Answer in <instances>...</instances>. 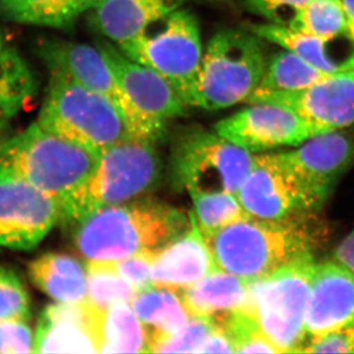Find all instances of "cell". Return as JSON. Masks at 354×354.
Returning a JSON list of instances; mask_svg holds the SVG:
<instances>
[{
    "label": "cell",
    "mask_w": 354,
    "mask_h": 354,
    "mask_svg": "<svg viewBox=\"0 0 354 354\" xmlns=\"http://www.w3.org/2000/svg\"><path fill=\"white\" fill-rule=\"evenodd\" d=\"M329 75L290 51L281 50L268 57L264 75L257 90H302Z\"/></svg>",
    "instance_id": "28"
},
{
    "label": "cell",
    "mask_w": 354,
    "mask_h": 354,
    "mask_svg": "<svg viewBox=\"0 0 354 354\" xmlns=\"http://www.w3.org/2000/svg\"><path fill=\"white\" fill-rule=\"evenodd\" d=\"M36 93L31 68L17 50L9 46L0 53V125L10 124Z\"/></svg>",
    "instance_id": "27"
},
{
    "label": "cell",
    "mask_w": 354,
    "mask_h": 354,
    "mask_svg": "<svg viewBox=\"0 0 354 354\" xmlns=\"http://www.w3.org/2000/svg\"><path fill=\"white\" fill-rule=\"evenodd\" d=\"M8 41H7L6 36H4L3 32H2L1 30H0V53H3V51L6 50V48H8Z\"/></svg>",
    "instance_id": "43"
},
{
    "label": "cell",
    "mask_w": 354,
    "mask_h": 354,
    "mask_svg": "<svg viewBox=\"0 0 354 354\" xmlns=\"http://www.w3.org/2000/svg\"><path fill=\"white\" fill-rule=\"evenodd\" d=\"M87 300L99 310L118 302L131 304L138 290L113 269L111 261H88Z\"/></svg>",
    "instance_id": "31"
},
{
    "label": "cell",
    "mask_w": 354,
    "mask_h": 354,
    "mask_svg": "<svg viewBox=\"0 0 354 354\" xmlns=\"http://www.w3.org/2000/svg\"><path fill=\"white\" fill-rule=\"evenodd\" d=\"M249 30L263 41L290 51L326 73H337L354 68L353 39L351 38L346 44H342L351 37L349 34L339 38L324 39L297 31L288 26L272 23L252 25Z\"/></svg>",
    "instance_id": "20"
},
{
    "label": "cell",
    "mask_w": 354,
    "mask_h": 354,
    "mask_svg": "<svg viewBox=\"0 0 354 354\" xmlns=\"http://www.w3.org/2000/svg\"><path fill=\"white\" fill-rule=\"evenodd\" d=\"M288 26L312 36L335 39L348 34L349 19L342 0H309Z\"/></svg>",
    "instance_id": "29"
},
{
    "label": "cell",
    "mask_w": 354,
    "mask_h": 354,
    "mask_svg": "<svg viewBox=\"0 0 354 354\" xmlns=\"http://www.w3.org/2000/svg\"><path fill=\"white\" fill-rule=\"evenodd\" d=\"M214 131L252 153L293 148L312 137L330 132L285 106L248 104L216 123Z\"/></svg>",
    "instance_id": "12"
},
{
    "label": "cell",
    "mask_w": 354,
    "mask_h": 354,
    "mask_svg": "<svg viewBox=\"0 0 354 354\" xmlns=\"http://www.w3.org/2000/svg\"><path fill=\"white\" fill-rule=\"evenodd\" d=\"M58 223L55 200L31 184L0 174V246L32 250Z\"/></svg>",
    "instance_id": "13"
},
{
    "label": "cell",
    "mask_w": 354,
    "mask_h": 354,
    "mask_svg": "<svg viewBox=\"0 0 354 354\" xmlns=\"http://www.w3.org/2000/svg\"><path fill=\"white\" fill-rule=\"evenodd\" d=\"M28 274L32 285L55 302H78L87 298V268L71 256L44 254L30 263Z\"/></svg>",
    "instance_id": "23"
},
{
    "label": "cell",
    "mask_w": 354,
    "mask_h": 354,
    "mask_svg": "<svg viewBox=\"0 0 354 354\" xmlns=\"http://www.w3.org/2000/svg\"><path fill=\"white\" fill-rule=\"evenodd\" d=\"M251 283L218 270L179 292L191 317L215 318L251 307Z\"/></svg>",
    "instance_id": "22"
},
{
    "label": "cell",
    "mask_w": 354,
    "mask_h": 354,
    "mask_svg": "<svg viewBox=\"0 0 354 354\" xmlns=\"http://www.w3.org/2000/svg\"><path fill=\"white\" fill-rule=\"evenodd\" d=\"M50 74L37 120L39 127L99 155L123 140L132 138L120 109L109 97L64 74Z\"/></svg>",
    "instance_id": "6"
},
{
    "label": "cell",
    "mask_w": 354,
    "mask_h": 354,
    "mask_svg": "<svg viewBox=\"0 0 354 354\" xmlns=\"http://www.w3.org/2000/svg\"><path fill=\"white\" fill-rule=\"evenodd\" d=\"M116 46L130 59L164 77L189 106L204 55L194 14L187 9H177Z\"/></svg>",
    "instance_id": "8"
},
{
    "label": "cell",
    "mask_w": 354,
    "mask_h": 354,
    "mask_svg": "<svg viewBox=\"0 0 354 354\" xmlns=\"http://www.w3.org/2000/svg\"><path fill=\"white\" fill-rule=\"evenodd\" d=\"M215 328L213 319L191 317L183 328L171 334L149 335L148 353H199Z\"/></svg>",
    "instance_id": "33"
},
{
    "label": "cell",
    "mask_w": 354,
    "mask_h": 354,
    "mask_svg": "<svg viewBox=\"0 0 354 354\" xmlns=\"http://www.w3.org/2000/svg\"><path fill=\"white\" fill-rule=\"evenodd\" d=\"M215 325V330L204 342L199 353H234V346L227 335L216 323Z\"/></svg>",
    "instance_id": "39"
},
{
    "label": "cell",
    "mask_w": 354,
    "mask_h": 354,
    "mask_svg": "<svg viewBox=\"0 0 354 354\" xmlns=\"http://www.w3.org/2000/svg\"><path fill=\"white\" fill-rule=\"evenodd\" d=\"M12 135L10 124L0 125V153H1L2 149H3L6 142L8 141L9 138H10Z\"/></svg>",
    "instance_id": "41"
},
{
    "label": "cell",
    "mask_w": 354,
    "mask_h": 354,
    "mask_svg": "<svg viewBox=\"0 0 354 354\" xmlns=\"http://www.w3.org/2000/svg\"><path fill=\"white\" fill-rule=\"evenodd\" d=\"M211 319L227 335L234 353H279L261 327L252 307Z\"/></svg>",
    "instance_id": "30"
},
{
    "label": "cell",
    "mask_w": 354,
    "mask_h": 354,
    "mask_svg": "<svg viewBox=\"0 0 354 354\" xmlns=\"http://www.w3.org/2000/svg\"><path fill=\"white\" fill-rule=\"evenodd\" d=\"M149 332L131 305L118 302L100 310V353H148Z\"/></svg>",
    "instance_id": "24"
},
{
    "label": "cell",
    "mask_w": 354,
    "mask_h": 354,
    "mask_svg": "<svg viewBox=\"0 0 354 354\" xmlns=\"http://www.w3.org/2000/svg\"><path fill=\"white\" fill-rule=\"evenodd\" d=\"M99 315L87 298L48 305L35 330L34 353H100Z\"/></svg>",
    "instance_id": "17"
},
{
    "label": "cell",
    "mask_w": 354,
    "mask_h": 354,
    "mask_svg": "<svg viewBox=\"0 0 354 354\" xmlns=\"http://www.w3.org/2000/svg\"><path fill=\"white\" fill-rule=\"evenodd\" d=\"M191 225L183 211L153 199L99 209L72 227L77 250L87 261H118L158 250Z\"/></svg>",
    "instance_id": "1"
},
{
    "label": "cell",
    "mask_w": 354,
    "mask_h": 354,
    "mask_svg": "<svg viewBox=\"0 0 354 354\" xmlns=\"http://www.w3.org/2000/svg\"><path fill=\"white\" fill-rule=\"evenodd\" d=\"M189 216V228L158 251L153 267V286L181 290L220 270L193 212Z\"/></svg>",
    "instance_id": "19"
},
{
    "label": "cell",
    "mask_w": 354,
    "mask_h": 354,
    "mask_svg": "<svg viewBox=\"0 0 354 354\" xmlns=\"http://www.w3.org/2000/svg\"><path fill=\"white\" fill-rule=\"evenodd\" d=\"M255 153L223 138L215 131L188 128L172 144L171 180L190 196L205 193L236 194L253 167Z\"/></svg>",
    "instance_id": "7"
},
{
    "label": "cell",
    "mask_w": 354,
    "mask_h": 354,
    "mask_svg": "<svg viewBox=\"0 0 354 354\" xmlns=\"http://www.w3.org/2000/svg\"><path fill=\"white\" fill-rule=\"evenodd\" d=\"M335 260L354 272V227L335 249Z\"/></svg>",
    "instance_id": "40"
},
{
    "label": "cell",
    "mask_w": 354,
    "mask_h": 354,
    "mask_svg": "<svg viewBox=\"0 0 354 354\" xmlns=\"http://www.w3.org/2000/svg\"><path fill=\"white\" fill-rule=\"evenodd\" d=\"M342 3L348 14L349 22L354 24V0H342Z\"/></svg>",
    "instance_id": "42"
},
{
    "label": "cell",
    "mask_w": 354,
    "mask_h": 354,
    "mask_svg": "<svg viewBox=\"0 0 354 354\" xmlns=\"http://www.w3.org/2000/svg\"><path fill=\"white\" fill-rule=\"evenodd\" d=\"M300 215L248 216L204 237L218 269L254 281L311 256L313 236Z\"/></svg>",
    "instance_id": "2"
},
{
    "label": "cell",
    "mask_w": 354,
    "mask_h": 354,
    "mask_svg": "<svg viewBox=\"0 0 354 354\" xmlns=\"http://www.w3.org/2000/svg\"><path fill=\"white\" fill-rule=\"evenodd\" d=\"M246 102L285 106L328 131L342 130L354 123V68L302 90H256Z\"/></svg>",
    "instance_id": "14"
},
{
    "label": "cell",
    "mask_w": 354,
    "mask_h": 354,
    "mask_svg": "<svg viewBox=\"0 0 354 354\" xmlns=\"http://www.w3.org/2000/svg\"><path fill=\"white\" fill-rule=\"evenodd\" d=\"M30 320L0 321V354L34 353L35 330Z\"/></svg>",
    "instance_id": "36"
},
{
    "label": "cell",
    "mask_w": 354,
    "mask_h": 354,
    "mask_svg": "<svg viewBox=\"0 0 354 354\" xmlns=\"http://www.w3.org/2000/svg\"><path fill=\"white\" fill-rule=\"evenodd\" d=\"M351 325H354V272L335 260L316 264L305 323L307 342Z\"/></svg>",
    "instance_id": "18"
},
{
    "label": "cell",
    "mask_w": 354,
    "mask_h": 354,
    "mask_svg": "<svg viewBox=\"0 0 354 354\" xmlns=\"http://www.w3.org/2000/svg\"><path fill=\"white\" fill-rule=\"evenodd\" d=\"M130 305L149 335L171 334L191 318L180 292L171 288L150 286L138 291Z\"/></svg>",
    "instance_id": "26"
},
{
    "label": "cell",
    "mask_w": 354,
    "mask_h": 354,
    "mask_svg": "<svg viewBox=\"0 0 354 354\" xmlns=\"http://www.w3.org/2000/svg\"><path fill=\"white\" fill-rule=\"evenodd\" d=\"M236 197L251 216L279 220L315 211V203L281 152L255 153Z\"/></svg>",
    "instance_id": "11"
},
{
    "label": "cell",
    "mask_w": 354,
    "mask_h": 354,
    "mask_svg": "<svg viewBox=\"0 0 354 354\" xmlns=\"http://www.w3.org/2000/svg\"><path fill=\"white\" fill-rule=\"evenodd\" d=\"M315 262L295 261L251 283V306L279 353H298L307 342L305 323Z\"/></svg>",
    "instance_id": "9"
},
{
    "label": "cell",
    "mask_w": 354,
    "mask_h": 354,
    "mask_svg": "<svg viewBox=\"0 0 354 354\" xmlns=\"http://www.w3.org/2000/svg\"><path fill=\"white\" fill-rule=\"evenodd\" d=\"M249 11L272 24H290L293 16L309 0H242Z\"/></svg>",
    "instance_id": "37"
},
{
    "label": "cell",
    "mask_w": 354,
    "mask_h": 354,
    "mask_svg": "<svg viewBox=\"0 0 354 354\" xmlns=\"http://www.w3.org/2000/svg\"><path fill=\"white\" fill-rule=\"evenodd\" d=\"M185 0H101L92 8L91 22L102 35L118 44L149 25L174 12Z\"/></svg>",
    "instance_id": "21"
},
{
    "label": "cell",
    "mask_w": 354,
    "mask_h": 354,
    "mask_svg": "<svg viewBox=\"0 0 354 354\" xmlns=\"http://www.w3.org/2000/svg\"><path fill=\"white\" fill-rule=\"evenodd\" d=\"M131 109L132 137L157 143L165 138L171 120L187 111V104L169 81L134 62L115 44H97Z\"/></svg>",
    "instance_id": "10"
},
{
    "label": "cell",
    "mask_w": 354,
    "mask_h": 354,
    "mask_svg": "<svg viewBox=\"0 0 354 354\" xmlns=\"http://www.w3.org/2000/svg\"><path fill=\"white\" fill-rule=\"evenodd\" d=\"M349 36H351V39H353L354 44V24L353 23L349 22Z\"/></svg>",
    "instance_id": "44"
},
{
    "label": "cell",
    "mask_w": 354,
    "mask_h": 354,
    "mask_svg": "<svg viewBox=\"0 0 354 354\" xmlns=\"http://www.w3.org/2000/svg\"><path fill=\"white\" fill-rule=\"evenodd\" d=\"M281 153L319 209L329 198L339 177L353 164L354 139L342 130H334L312 137Z\"/></svg>",
    "instance_id": "15"
},
{
    "label": "cell",
    "mask_w": 354,
    "mask_h": 354,
    "mask_svg": "<svg viewBox=\"0 0 354 354\" xmlns=\"http://www.w3.org/2000/svg\"><path fill=\"white\" fill-rule=\"evenodd\" d=\"M264 43L251 30L225 29L214 35L203 55L189 106L218 111L248 101L264 75Z\"/></svg>",
    "instance_id": "5"
},
{
    "label": "cell",
    "mask_w": 354,
    "mask_h": 354,
    "mask_svg": "<svg viewBox=\"0 0 354 354\" xmlns=\"http://www.w3.org/2000/svg\"><path fill=\"white\" fill-rule=\"evenodd\" d=\"M162 164L156 144L129 138L106 149L94 171L60 206V223L74 227L99 209L138 199L160 183Z\"/></svg>",
    "instance_id": "3"
},
{
    "label": "cell",
    "mask_w": 354,
    "mask_h": 354,
    "mask_svg": "<svg viewBox=\"0 0 354 354\" xmlns=\"http://www.w3.org/2000/svg\"><path fill=\"white\" fill-rule=\"evenodd\" d=\"M300 353H354V325L310 339Z\"/></svg>",
    "instance_id": "38"
},
{
    "label": "cell",
    "mask_w": 354,
    "mask_h": 354,
    "mask_svg": "<svg viewBox=\"0 0 354 354\" xmlns=\"http://www.w3.org/2000/svg\"><path fill=\"white\" fill-rule=\"evenodd\" d=\"M100 156L51 134L36 121L6 142L0 153V174L31 184L60 208L94 171Z\"/></svg>",
    "instance_id": "4"
},
{
    "label": "cell",
    "mask_w": 354,
    "mask_h": 354,
    "mask_svg": "<svg viewBox=\"0 0 354 354\" xmlns=\"http://www.w3.org/2000/svg\"><path fill=\"white\" fill-rule=\"evenodd\" d=\"M36 53L50 73L64 74L83 87L109 97L120 109L129 129L131 109L97 46L44 39L37 44Z\"/></svg>",
    "instance_id": "16"
},
{
    "label": "cell",
    "mask_w": 354,
    "mask_h": 354,
    "mask_svg": "<svg viewBox=\"0 0 354 354\" xmlns=\"http://www.w3.org/2000/svg\"><path fill=\"white\" fill-rule=\"evenodd\" d=\"M31 319L29 292L17 272L0 264V321Z\"/></svg>",
    "instance_id": "34"
},
{
    "label": "cell",
    "mask_w": 354,
    "mask_h": 354,
    "mask_svg": "<svg viewBox=\"0 0 354 354\" xmlns=\"http://www.w3.org/2000/svg\"><path fill=\"white\" fill-rule=\"evenodd\" d=\"M158 250L145 251L111 262L113 269L140 291L153 286V267Z\"/></svg>",
    "instance_id": "35"
},
{
    "label": "cell",
    "mask_w": 354,
    "mask_h": 354,
    "mask_svg": "<svg viewBox=\"0 0 354 354\" xmlns=\"http://www.w3.org/2000/svg\"><path fill=\"white\" fill-rule=\"evenodd\" d=\"M91 1V9L93 8V7H94L95 6H97V3H99L100 1H101V0H90Z\"/></svg>",
    "instance_id": "45"
},
{
    "label": "cell",
    "mask_w": 354,
    "mask_h": 354,
    "mask_svg": "<svg viewBox=\"0 0 354 354\" xmlns=\"http://www.w3.org/2000/svg\"><path fill=\"white\" fill-rule=\"evenodd\" d=\"M190 197L194 204L193 214L204 237L250 216L232 193H205Z\"/></svg>",
    "instance_id": "32"
},
{
    "label": "cell",
    "mask_w": 354,
    "mask_h": 354,
    "mask_svg": "<svg viewBox=\"0 0 354 354\" xmlns=\"http://www.w3.org/2000/svg\"><path fill=\"white\" fill-rule=\"evenodd\" d=\"M91 7L90 0H0V16L19 24L66 29Z\"/></svg>",
    "instance_id": "25"
}]
</instances>
